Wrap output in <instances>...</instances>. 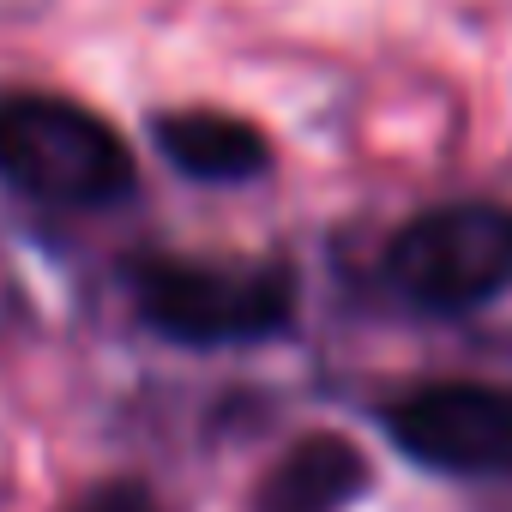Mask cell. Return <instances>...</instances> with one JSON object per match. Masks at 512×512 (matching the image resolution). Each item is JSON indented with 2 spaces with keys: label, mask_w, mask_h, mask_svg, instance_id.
<instances>
[{
  "label": "cell",
  "mask_w": 512,
  "mask_h": 512,
  "mask_svg": "<svg viewBox=\"0 0 512 512\" xmlns=\"http://www.w3.org/2000/svg\"><path fill=\"white\" fill-rule=\"evenodd\" d=\"M0 175L43 205H115L133 187V157L121 133L61 97L0 103Z\"/></svg>",
  "instance_id": "obj_1"
},
{
  "label": "cell",
  "mask_w": 512,
  "mask_h": 512,
  "mask_svg": "<svg viewBox=\"0 0 512 512\" xmlns=\"http://www.w3.org/2000/svg\"><path fill=\"white\" fill-rule=\"evenodd\" d=\"M386 278L428 314H470L512 290V211L458 199L404 223L386 247Z\"/></svg>",
  "instance_id": "obj_2"
},
{
  "label": "cell",
  "mask_w": 512,
  "mask_h": 512,
  "mask_svg": "<svg viewBox=\"0 0 512 512\" xmlns=\"http://www.w3.org/2000/svg\"><path fill=\"white\" fill-rule=\"evenodd\" d=\"M139 314L175 344H253L296 314V278L284 266H193L151 260L133 272Z\"/></svg>",
  "instance_id": "obj_3"
},
{
  "label": "cell",
  "mask_w": 512,
  "mask_h": 512,
  "mask_svg": "<svg viewBox=\"0 0 512 512\" xmlns=\"http://www.w3.org/2000/svg\"><path fill=\"white\" fill-rule=\"evenodd\" d=\"M386 434L428 470L506 476L512 470V398L494 386H428L386 410Z\"/></svg>",
  "instance_id": "obj_4"
},
{
  "label": "cell",
  "mask_w": 512,
  "mask_h": 512,
  "mask_svg": "<svg viewBox=\"0 0 512 512\" xmlns=\"http://www.w3.org/2000/svg\"><path fill=\"white\" fill-rule=\"evenodd\" d=\"M368 488V458L338 434H308L260 482L253 512H344Z\"/></svg>",
  "instance_id": "obj_5"
},
{
  "label": "cell",
  "mask_w": 512,
  "mask_h": 512,
  "mask_svg": "<svg viewBox=\"0 0 512 512\" xmlns=\"http://www.w3.org/2000/svg\"><path fill=\"white\" fill-rule=\"evenodd\" d=\"M157 145L163 157L193 175V181H253L272 151L260 139V127H247L235 115H217V109H181V115H163L157 121Z\"/></svg>",
  "instance_id": "obj_6"
},
{
  "label": "cell",
  "mask_w": 512,
  "mask_h": 512,
  "mask_svg": "<svg viewBox=\"0 0 512 512\" xmlns=\"http://www.w3.org/2000/svg\"><path fill=\"white\" fill-rule=\"evenodd\" d=\"M79 512H163L139 482H103V488H91L85 500H79Z\"/></svg>",
  "instance_id": "obj_7"
}]
</instances>
